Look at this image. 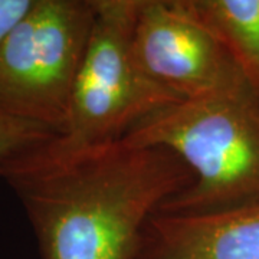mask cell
<instances>
[{
	"label": "cell",
	"mask_w": 259,
	"mask_h": 259,
	"mask_svg": "<svg viewBox=\"0 0 259 259\" xmlns=\"http://www.w3.org/2000/svg\"><path fill=\"white\" fill-rule=\"evenodd\" d=\"M95 0H33L0 42V110L62 131Z\"/></svg>",
	"instance_id": "obj_4"
},
{
	"label": "cell",
	"mask_w": 259,
	"mask_h": 259,
	"mask_svg": "<svg viewBox=\"0 0 259 259\" xmlns=\"http://www.w3.org/2000/svg\"><path fill=\"white\" fill-rule=\"evenodd\" d=\"M49 143L0 176L23 206L42 259H131L150 216L193 185L190 168L164 147L118 140L59 151Z\"/></svg>",
	"instance_id": "obj_1"
},
{
	"label": "cell",
	"mask_w": 259,
	"mask_h": 259,
	"mask_svg": "<svg viewBox=\"0 0 259 259\" xmlns=\"http://www.w3.org/2000/svg\"><path fill=\"white\" fill-rule=\"evenodd\" d=\"M133 51L144 74L180 100L245 78L219 37L192 16L182 0H139Z\"/></svg>",
	"instance_id": "obj_5"
},
{
	"label": "cell",
	"mask_w": 259,
	"mask_h": 259,
	"mask_svg": "<svg viewBox=\"0 0 259 259\" xmlns=\"http://www.w3.org/2000/svg\"><path fill=\"white\" fill-rule=\"evenodd\" d=\"M212 30L259 95V0H182Z\"/></svg>",
	"instance_id": "obj_7"
},
{
	"label": "cell",
	"mask_w": 259,
	"mask_h": 259,
	"mask_svg": "<svg viewBox=\"0 0 259 259\" xmlns=\"http://www.w3.org/2000/svg\"><path fill=\"white\" fill-rule=\"evenodd\" d=\"M137 8L139 0H95L66 121L51 147L78 151L118 141L150 114L183 101L140 68L133 51Z\"/></svg>",
	"instance_id": "obj_3"
},
{
	"label": "cell",
	"mask_w": 259,
	"mask_h": 259,
	"mask_svg": "<svg viewBox=\"0 0 259 259\" xmlns=\"http://www.w3.org/2000/svg\"><path fill=\"white\" fill-rule=\"evenodd\" d=\"M121 140L167 148L190 168L193 185L157 212L204 214L259 203V95L245 78L170 104Z\"/></svg>",
	"instance_id": "obj_2"
},
{
	"label": "cell",
	"mask_w": 259,
	"mask_h": 259,
	"mask_svg": "<svg viewBox=\"0 0 259 259\" xmlns=\"http://www.w3.org/2000/svg\"><path fill=\"white\" fill-rule=\"evenodd\" d=\"M56 137L47 125L22 120L0 110V176L12 160Z\"/></svg>",
	"instance_id": "obj_8"
},
{
	"label": "cell",
	"mask_w": 259,
	"mask_h": 259,
	"mask_svg": "<svg viewBox=\"0 0 259 259\" xmlns=\"http://www.w3.org/2000/svg\"><path fill=\"white\" fill-rule=\"evenodd\" d=\"M33 0H0V42L26 15Z\"/></svg>",
	"instance_id": "obj_9"
},
{
	"label": "cell",
	"mask_w": 259,
	"mask_h": 259,
	"mask_svg": "<svg viewBox=\"0 0 259 259\" xmlns=\"http://www.w3.org/2000/svg\"><path fill=\"white\" fill-rule=\"evenodd\" d=\"M131 259H259V203L204 214L156 212Z\"/></svg>",
	"instance_id": "obj_6"
}]
</instances>
